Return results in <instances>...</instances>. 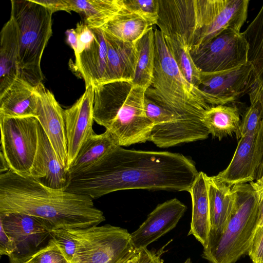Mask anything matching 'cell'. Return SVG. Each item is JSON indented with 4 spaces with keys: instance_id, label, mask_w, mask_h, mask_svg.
Wrapping results in <instances>:
<instances>
[{
    "instance_id": "6da1fadb",
    "label": "cell",
    "mask_w": 263,
    "mask_h": 263,
    "mask_svg": "<svg viewBox=\"0 0 263 263\" xmlns=\"http://www.w3.org/2000/svg\"><path fill=\"white\" fill-rule=\"evenodd\" d=\"M198 173L194 162L181 154L117 146L70 177L65 191L92 199L131 189L189 192Z\"/></svg>"
},
{
    "instance_id": "7a4b0ae2",
    "label": "cell",
    "mask_w": 263,
    "mask_h": 263,
    "mask_svg": "<svg viewBox=\"0 0 263 263\" xmlns=\"http://www.w3.org/2000/svg\"><path fill=\"white\" fill-rule=\"evenodd\" d=\"M18 213L42 218L53 229H85L105 220L87 196L47 187L10 170L0 175V213Z\"/></svg>"
},
{
    "instance_id": "3957f363",
    "label": "cell",
    "mask_w": 263,
    "mask_h": 263,
    "mask_svg": "<svg viewBox=\"0 0 263 263\" xmlns=\"http://www.w3.org/2000/svg\"><path fill=\"white\" fill-rule=\"evenodd\" d=\"M156 25L165 35H179L190 51L225 30L240 31L249 0H158Z\"/></svg>"
},
{
    "instance_id": "277c9868",
    "label": "cell",
    "mask_w": 263,
    "mask_h": 263,
    "mask_svg": "<svg viewBox=\"0 0 263 263\" xmlns=\"http://www.w3.org/2000/svg\"><path fill=\"white\" fill-rule=\"evenodd\" d=\"M155 64L145 96L171 112L189 132L201 140L209 133L202 122L211 106L200 90L189 83L179 69L163 33L154 29Z\"/></svg>"
},
{
    "instance_id": "5b68a950",
    "label": "cell",
    "mask_w": 263,
    "mask_h": 263,
    "mask_svg": "<svg viewBox=\"0 0 263 263\" xmlns=\"http://www.w3.org/2000/svg\"><path fill=\"white\" fill-rule=\"evenodd\" d=\"M145 91L127 81L94 86V121L110 133L118 146L148 141L153 123L145 110Z\"/></svg>"
},
{
    "instance_id": "8992f818",
    "label": "cell",
    "mask_w": 263,
    "mask_h": 263,
    "mask_svg": "<svg viewBox=\"0 0 263 263\" xmlns=\"http://www.w3.org/2000/svg\"><path fill=\"white\" fill-rule=\"evenodd\" d=\"M233 211L221 231L210 230L202 257L210 263H235L248 253L257 224L262 188L256 181L232 186Z\"/></svg>"
},
{
    "instance_id": "52a82bcc",
    "label": "cell",
    "mask_w": 263,
    "mask_h": 263,
    "mask_svg": "<svg viewBox=\"0 0 263 263\" xmlns=\"http://www.w3.org/2000/svg\"><path fill=\"white\" fill-rule=\"evenodd\" d=\"M11 6L18 32V77L36 87L44 78L41 62L52 35L53 13L32 0H11Z\"/></svg>"
},
{
    "instance_id": "ba28073f",
    "label": "cell",
    "mask_w": 263,
    "mask_h": 263,
    "mask_svg": "<svg viewBox=\"0 0 263 263\" xmlns=\"http://www.w3.org/2000/svg\"><path fill=\"white\" fill-rule=\"evenodd\" d=\"M70 230L77 245L73 263H124L137 253L125 229L105 224Z\"/></svg>"
},
{
    "instance_id": "9c48e42d",
    "label": "cell",
    "mask_w": 263,
    "mask_h": 263,
    "mask_svg": "<svg viewBox=\"0 0 263 263\" xmlns=\"http://www.w3.org/2000/svg\"><path fill=\"white\" fill-rule=\"evenodd\" d=\"M39 125L35 117L0 116L1 152L10 170L23 177L30 175L38 147Z\"/></svg>"
},
{
    "instance_id": "30bf717a",
    "label": "cell",
    "mask_w": 263,
    "mask_h": 263,
    "mask_svg": "<svg viewBox=\"0 0 263 263\" xmlns=\"http://www.w3.org/2000/svg\"><path fill=\"white\" fill-rule=\"evenodd\" d=\"M248 45L242 32L225 30L197 49L190 51L198 68L204 72L225 71L248 62Z\"/></svg>"
},
{
    "instance_id": "8fae6325",
    "label": "cell",
    "mask_w": 263,
    "mask_h": 263,
    "mask_svg": "<svg viewBox=\"0 0 263 263\" xmlns=\"http://www.w3.org/2000/svg\"><path fill=\"white\" fill-rule=\"evenodd\" d=\"M0 226L12 239L15 250L10 263H20L46 247L52 227L47 221L18 213H0Z\"/></svg>"
},
{
    "instance_id": "7c38bea8",
    "label": "cell",
    "mask_w": 263,
    "mask_h": 263,
    "mask_svg": "<svg viewBox=\"0 0 263 263\" xmlns=\"http://www.w3.org/2000/svg\"><path fill=\"white\" fill-rule=\"evenodd\" d=\"M255 81L253 65L248 62L225 71L201 72L198 88L210 105H225L248 93Z\"/></svg>"
},
{
    "instance_id": "4fadbf2b",
    "label": "cell",
    "mask_w": 263,
    "mask_h": 263,
    "mask_svg": "<svg viewBox=\"0 0 263 263\" xmlns=\"http://www.w3.org/2000/svg\"><path fill=\"white\" fill-rule=\"evenodd\" d=\"M263 175V127L241 137L227 167L214 177L230 186L253 182Z\"/></svg>"
},
{
    "instance_id": "5bb4252c",
    "label": "cell",
    "mask_w": 263,
    "mask_h": 263,
    "mask_svg": "<svg viewBox=\"0 0 263 263\" xmlns=\"http://www.w3.org/2000/svg\"><path fill=\"white\" fill-rule=\"evenodd\" d=\"M37 117L62 166L67 171L68 155L64 111L53 94L43 83L35 87ZM68 172V171H67Z\"/></svg>"
},
{
    "instance_id": "9a60e30c",
    "label": "cell",
    "mask_w": 263,
    "mask_h": 263,
    "mask_svg": "<svg viewBox=\"0 0 263 263\" xmlns=\"http://www.w3.org/2000/svg\"><path fill=\"white\" fill-rule=\"evenodd\" d=\"M93 98L94 86L90 84L85 87V92L74 104L64 111L68 168L83 144L95 133L92 129V124L95 121L93 115Z\"/></svg>"
},
{
    "instance_id": "2e32d148",
    "label": "cell",
    "mask_w": 263,
    "mask_h": 263,
    "mask_svg": "<svg viewBox=\"0 0 263 263\" xmlns=\"http://www.w3.org/2000/svg\"><path fill=\"white\" fill-rule=\"evenodd\" d=\"M187 210L177 198L159 204L139 228L130 234L136 251L147 247L176 227Z\"/></svg>"
},
{
    "instance_id": "e0dca14e",
    "label": "cell",
    "mask_w": 263,
    "mask_h": 263,
    "mask_svg": "<svg viewBox=\"0 0 263 263\" xmlns=\"http://www.w3.org/2000/svg\"><path fill=\"white\" fill-rule=\"evenodd\" d=\"M38 134V147L30 176L47 187L65 191L70 176L59 160L40 122Z\"/></svg>"
},
{
    "instance_id": "ac0fdd59",
    "label": "cell",
    "mask_w": 263,
    "mask_h": 263,
    "mask_svg": "<svg viewBox=\"0 0 263 263\" xmlns=\"http://www.w3.org/2000/svg\"><path fill=\"white\" fill-rule=\"evenodd\" d=\"M103 31L107 46V66L101 84L115 81L132 82L136 59L134 43L123 41Z\"/></svg>"
},
{
    "instance_id": "d6986e66",
    "label": "cell",
    "mask_w": 263,
    "mask_h": 263,
    "mask_svg": "<svg viewBox=\"0 0 263 263\" xmlns=\"http://www.w3.org/2000/svg\"><path fill=\"white\" fill-rule=\"evenodd\" d=\"M94 39L88 48L76 58V66L83 78L85 87L101 84L107 66V46L102 28H90Z\"/></svg>"
},
{
    "instance_id": "ffe728a7",
    "label": "cell",
    "mask_w": 263,
    "mask_h": 263,
    "mask_svg": "<svg viewBox=\"0 0 263 263\" xmlns=\"http://www.w3.org/2000/svg\"><path fill=\"white\" fill-rule=\"evenodd\" d=\"M37 104L35 87L18 77L0 95V116L36 118Z\"/></svg>"
},
{
    "instance_id": "44dd1931",
    "label": "cell",
    "mask_w": 263,
    "mask_h": 263,
    "mask_svg": "<svg viewBox=\"0 0 263 263\" xmlns=\"http://www.w3.org/2000/svg\"><path fill=\"white\" fill-rule=\"evenodd\" d=\"M208 175L198 172L189 193L192 202V219L188 235H192L205 248L211 230L208 192Z\"/></svg>"
},
{
    "instance_id": "7402d4cb",
    "label": "cell",
    "mask_w": 263,
    "mask_h": 263,
    "mask_svg": "<svg viewBox=\"0 0 263 263\" xmlns=\"http://www.w3.org/2000/svg\"><path fill=\"white\" fill-rule=\"evenodd\" d=\"M0 95L18 78L19 44L17 26L12 18L1 31Z\"/></svg>"
},
{
    "instance_id": "603a6c76",
    "label": "cell",
    "mask_w": 263,
    "mask_h": 263,
    "mask_svg": "<svg viewBox=\"0 0 263 263\" xmlns=\"http://www.w3.org/2000/svg\"><path fill=\"white\" fill-rule=\"evenodd\" d=\"M208 199L211 230H222L233 211L235 196L232 187L217 180L214 176H207Z\"/></svg>"
},
{
    "instance_id": "cb8c5ba5",
    "label": "cell",
    "mask_w": 263,
    "mask_h": 263,
    "mask_svg": "<svg viewBox=\"0 0 263 263\" xmlns=\"http://www.w3.org/2000/svg\"><path fill=\"white\" fill-rule=\"evenodd\" d=\"M71 11L84 16L90 28H101L124 7L123 0H68Z\"/></svg>"
},
{
    "instance_id": "d4e9b609",
    "label": "cell",
    "mask_w": 263,
    "mask_h": 263,
    "mask_svg": "<svg viewBox=\"0 0 263 263\" xmlns=\"http://www.w3.org/2000/svg\"><path fill=\"white\" fill-rule=\"evenodd\" d=\"M202 122L213 137L219 140L234 134L237 136L241 120L236 106L212 105L204 113Z\"/></svg>"
},
{
    "instance_id": "484cf974",
    "label": "cell",
    "mask_w": 263,
    "mask_h": 263,
    "mask_svg": "<svg viewBox=\"0 0 263 263\" xmlns=\"http://www.w3.org/2000/svg\"><path fill=\"white\" fill-rule=\"evenodd\" d=\"M118 146L110 133H94L83 144L68 169L70 177L91 166Z\"/></svg>"
},
{
    "instance_id": "4316f807",
    "label": "cell",
    "mask_w": 263,
    "mask_h": 263,
    "mask_svg": "<svg viewBox=\"0 0 263 263\" xmlns=\"http://www.w3.org/2000/svg\"><path fill=\"white\" fill-rule=\"evenodd\" d=\"M134 44L136 59L132 83L146 90L151 83L154 69L155 40L153 27H150Z\"/></svg>"
},
{
    "instance_id": "83f0119b",
    "label": "cell",
    "mask_w": 263,
    "mask_h": 263,
    "mask_svg": "<svg viewBox=\"0 0 263 263\" xmlns=\"http://www.w3.org/2000/svg\"><path fill=\"white\" fill-rule=\"evenodd\" d=\"M150 27L144 18L124 7L101 28L120 40L134 43Z\"/></svg>"
},
{
    "instance_id": "f1b7e54d",
    "label": "cell",
    "mask_w": 263,
    "mask_h": 263,
    "mask_svg": "<svg viewBox=\"0 0 263 263\" xmlns=\"http://www.w3.org/2000/svg\"><path fill=\"white\" fill-rule=\"evenodd\" d=\"M164 35L167 47L181 72L189 83L198 88L200 83L201 71L195 65L183 39L178 34Z\"/></svg>"
},
{
    "instance_id": "f546056e",
    "label": "cell",
    "mask_w": 263,
    "mask_h": 263,
    "mask_svg": "<svg viewBox=\"0 0 263 263\" xmlns=\"http://www.w3.org/2000/svg\"><path fill=\"white\" fill-rule=\"evenodd\" d=\"M242 33L248 45V62L253 64L263 60V4Z\"/></svg>"
},
{
    "instance_id": "4dcf8cb0",
    "label": "cell",
    "mask_w": 263,
    "mask_h": 263,
    "mask_svg": "<svg viewBox=\"0 0 263 263\" xmlns=\"http://www.w3.org/2000/svg\"><path fill=\"white\" fill-rule=\"evenodd\" d=\"M51 239L55 242L69 263H73L77 253V241L70 229H53Z\"/></svg>"
},
{
    "instance_id": "1f68e13d",
    "label": "cell",
    "mask_w": 263,
    "mask_h": 263,
    "mask_svg": "<svg viewBox=\"0 0 263 263\" xmlns=\"http://www.w3.org/2000/svg\"><path fill=\"white\" fill-rule=\"evenodd\" d=\"M124 7L141 16L151 26L156 25L159 14L158 0H123Z\"/></svg>"
},
{
    "instance_id": "d6a6232c",
    "label": "cell",
    "mask_w": 263,
    "mask_h": 263,
    "mask_svg": "<svg viewBox=\"0 0 263 263\" xmlns=\"http://www.w3.org/2000/svg\"><path fill=\"white\" fill-rule=\"evenodd\" d=\"M33 263H69L51 239L48 244L34 254Z\"/></svg>"
},
{
    "instance_id": "836d02e7",
    "label": "cell",
    "mask_w": 263,
    "mask_h": 263,
    "mask_svg": "<svg viewBox=\"0 0 263 263\" xmlns=\"http://www.w3.org/2000/svg\"><path fill=\"white\" fill-rule=\"evenodd\" d=\"M248 254L252 263L263 262V225L256 228Z\"/></svg>"
},
{
    "instance_id": "e575fe53",
    "label": "cell",
    "mask_w": 263,
    "mask_h": 263,
    "mask_svg": "<svg viewBox=\"0 0 263 263\" xmlns=\"http://www.w3.org/2000/svg\"><path fill=\"white\" fill-rule=\"evenodd\" d=\"M78 41V49L76 58L86 48L89 47L94 39V35L91 29L85 23H79L76 29Z\"/></svg>"
},
{
    "instance_id": "d590c367",
    "label": "cell",
    "mask_w": 263,
    "mask_h": 263,
    "mask_svg": "<svg viewBox=\"0 0 263 263\" xmlns=\"http://www.w3.org/2000/svg\"><path fill=\"white\" fill-rule=\"evenodd\" d=\"M164 247L158 251L155 249L149 250L143 248L137 252V263H163L161 256L164 252Z\"/></svg>"
},
{
    "instance_id": "8d00e7d4",
    "label": "cell",
    "mask_w": 263,
    "mask_h": 263,
    "mask_svg": "<svg viewBox=\"0 0 263 263\" xmlns=\"http://www.w3.org/2000/svg\"><path fill=\"white\" fill-rule=\"evenodd\" d=\"M0 254L10 257L15 250V246L12 239L0 226Z\"/></svg>"
},
{
    "instance_id": "74e56055",
    "label": "cell",
    "mask_w": 263,
    "mask_h": 263,
    "mask_svg": "<svg viewBox=\"0 0 263 263\" xmlns=\"http://www.w3.org/2000/svg\"><path fill=\"white\" fill-rule=\"evenodd\" d=\"M44 7L50 9L53 13L58 11H71L68 0H32Z\"/></svg>"
},
{
    "instance_id": "f35d334b",
    "label": "cell",
    "mask_w": 263,
    "mask_h": 263,
    "mask_svg": "<svg viewBox=\"0 0 263 263\" xmlns=\"http://www.w3.org/2000/svg\"><path fill=\"white\" fill-rule=\"evenodd\" d=\"M66 35V42L74 50V54L78 49V41L77 33L74 29H68L65 32Z\"/></svg>"
},
{
    "instance_id": "ab89813d",
    "label": "cell",
    "mask_w": 263,
    "mask_h": 263,
    "mask_svg": "<svg viewBox=\"0 0 263 263\" xmlns=\"http://www.w3.org/2000/svg\"><path fill=\"white\" fill-rule=\"evenodd\" d=\"M252 65L255 74V81L263 91V60Z\"/></svg>"
},
{
    "instance_id": "60d3db41",
    "label": "cell",
    "mask_w": 263,
    "mask_h": 263,
    "mask_svg": "<svg viewBox=\"0 0 263 263\" xmlns=\"http://www.w3.org/2000/svg\"><path fill=\"white\" fill-rule=\"evenodd\" d=\"M263 225V190L261 191L258 204L257 227Z\"/></svg>"
},
{
    "instance_id": "b9f144b4",
    "label": "cell",
    "mask_w": 263,
    "mask_h": 263,
    "mask_svg": "<svg viewBox=\"0 0 263 263\" xmlns=\"http://www.w3.org/2000/svg\"><path fill=\"white\" fill-rule=\"evenodd\" d=\"M10 170L8 164L2 152H0V171L1 174Z\"/></svg>"
},
{
    "instance_id": "7bdbcfd3",
    "label": "cell",
    "mask_w": 263,
    "mask_h": 263,
    "mask_svg": "<svg viewBox=\"0 0 263 263\" xmlns=\"http://www.w3.org/2000/svg\"><path fill=\"white\" fill-rule=\"evenodd\" d=\"M124 263H137V252L132 257L127 260Z\"/></svg>"
},
{
    "instance_id": "ee69618b",
    "label": "cell",
    "mask_w": 263,
    "mask_h": 263,
    "mask_svg": "<svg viewBox=\"0 0 263 263\" xmlns=\"http://www.w3.org/2000/svg\"><path fill=\"white\" fill-rule=\"evenodd\" d=\"M33 257H34V254L33 255L28 257L27 258L24 259V260H23L22 261H21L20 263H33Z\"/></svg>"
},
{
    "instance_id": "f6af8a7d",
    "label": "cell",
    "mask_w": 263,
    "mask_h": 263,
    "mask_svg": "<svg viewBox=\"0 0 263 263\" xmlns=\"http://www.w3.org/2000/svg\"><path fill=\"white\" fill-rule=\"evenodd\" d=\"M262 127H263V118H262ZM263 187V175L262 177L256 181Z\"/></svg>"
},
{
    "instance_id": "bcb514c9",
    "label": "cell",
    "mask_w": 263,
    "mask_h": 263,
    "mask_svg": "<svg viewBox=\"0 0 263 263\" xmlns=\"http://www.w3.org/2000/svg\"><path fill=\"white\" fill-rule=\"evenodd\" d=\"M183 263H192V262L191 260V259L190 258H189Z\"/></svg>"
},
{
    "instance_id": "7dc6e473",
    "label": "cell",
    "mask_w": 263,
    "mask_h": 263,
    "mask_svg": "<svg viewBox=\"0 0 263 263\" xmlns=\"http://www.w3.org/2000/svg\"><path fill=\"white\" fill-rule=\"evenodd\" d=\"M263 263V262H262Z\"/></svg>"
}]
</instances>
